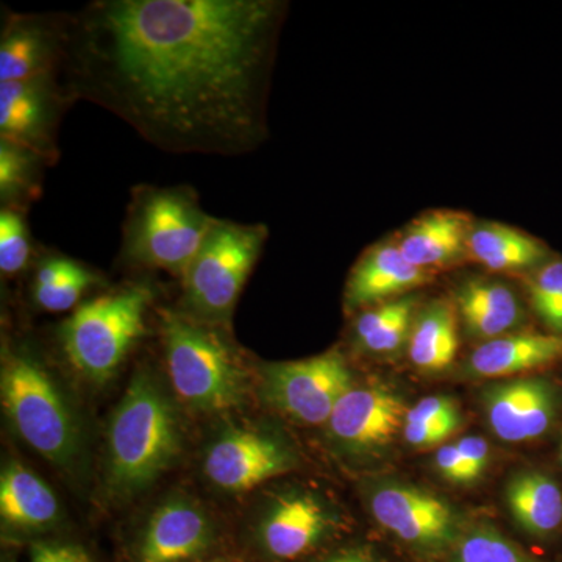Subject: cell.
Wrapping results in <instances>:
<instances>
[{"label": "cell", "instance_id": "11", "mask_svg": "<svg viewBox=\"0 0 562 562\" xmlns=\"http://www.w3.org/2000/svg\"><path fill=\"white\" fill-rule=\"evenodd\" d=\"M292 464V454L272 436L232 428L211 443L203 471L221 490L243 492L290 471Z\"/></svg>", "mask_w": 562, "mask_h": 562}, {"label": "cell", "instance_id": "35", "mask_svg": "<svg viewBox=\"0 0 562 562\" xmlns=\"http://www.w3.org/2000/svg\"><path fill=\"white\" fill-rule=\"evenodd\" d=\"M457 443L458 450L464 458L465 462L471 465L476 475H482L490 462V446L482 438L476 436H469V438L461 439Z\"/></svg>", "mask_w": 562, "mask_h": 562}, {"label": "cell", "instance_id": "8", "mask_svg": "<svg viewBox=\"0 0 562 562\" xmlns=\"http://www.w3.org/2000/svg\"><path fill=\"white\" fill-rule=\"evenodd\" d=\"M353 390L346 358L338 350L262 369V391L271 405L308 425L328 424L344 395Z\"/></svg>", "mask_w": 562, "mask_h": 562}, {"label": "cell", "instance_id": "28", "mask_svg": "<svg viewBox=\"0 0 562 562\" xmlns=\"http://www.w3.org/2000/svg\"><path fill=\"white\" fill-rule=\"evenodd\" d=\"M24 211L0 209V272L14 279L27 271L33 260V238Z\"/></svg>", "mask_w": 562, "mask_h": 562}, {"label": "cell", "instance_id": "27", "mask_svg": "<svg viewBox=\"0 0 562 562\" xmlns=\"http://www.w3.org/2000/svg\"><path fill=\"white\" fill-rule=\"evenodd\" d=\"M416 299L403 297L366 310L355 322V338L372 353H391L409 341Z\"/></svg>", "mask_w": 562, "mask_h": 562}, {"label": "cell", "instance_id": "33", "mask_svg": "<svg viewBox=\"0 0 562 562\" xmlns=\"http://www.w3.org/2000/svg\"><path fill=\"white\" fill-rule=\"evenodd\" d=\"M436 465H438L443 479L454 484H471L479 479V475L472 471L471 465L462 458L457 443H447L438 450Z\"/></svg>", "mask_w": 562, "mask_h": 562}, {"label": "cell", "instance_id": "36", "mask_svg": "<svg viewBox=\"0 0 562 562\" xmlns=\"http://www.w3.org/2000/svg\"><path fill=\"white\" fill-rule=\"evenodd\" d=\"M324 562H379V560L371 549L358 547V549L344 550V552L333 554Z\"/></svg>", "mask_w": 562, "mask_h": 562}, {"label": "cell", "instance_id": "31", "mask_svg": "<svg viewBox=\"0 0 562 562\" xmlns=\"http://www.w3.org/2000/svg\"><path fill=\"white\" fill-rule=\"evenodd\" d=\"M460 419L431 422V424H405L403 436L416 449H430L449 439L461 427Z\"/></svg>", "mask_w": 562, "mask_h": 562}, {"label": "cell", "instance_id": "14", "mask_svg": "<svg viewBox=\"0 0 562 562\" xmlns=\"http://www.w3.org/2000/svg\"><path fill=\"white\" fill-rule=\"evenodd\" d=\"M492 431L506 442H525L549 430L554 417V392L542 379H513L484 391Z\"/></svg>", "mask_w": 562, "mask_h": 562}, {"label": "cell", "instance_id": "9", "mask_svg": "<svg viewBox=\"0 0 562 562\" xmlns=\"http://www.w3.org/2000/svg\"><path fill=\"white\" fill-rule=\"evenodd\" d=\"M70 105L74 101L60 77L0 83V139L55 166L60 158L58 131Z\"/></svg>", "mask_w": 562, "mask_h": 562}, {"label": "cell", "instance_id": "16", "mask_svg": "<svg viewBox=\"0 0 562 562\" xmlns=\"http://www.w3.org/2000/svg\"><path fill=\"white\" fill-rule=\"evenodd\" d=\"M213 530L209 517L187 501L166 502L147 522L139 562H188L209 549Z\"/></svg>", "mask_w": 562, "mask_h": 562}, {"label": "cell", "instance_id": "26", "mask_svg": "<svg viewBox=\"0 0 562 562\" xmlns=\"http://www.w3.org/2000/svg\"><path fill=\"white\" fill-rule=\"evenodd\" d=\"M49 162L35 151L0 139V205L27 213L43 194L44 169Z\"/></svg>", "mask_w": 562, "mask_h": 562}, {"label": "cell", "instance_id": "20", "mask_svg": "<svg viewBox=\"0 0 562 562\" xmlns=\"http://www.w3.org/2000/svg\"><path fill=\"white\" fill-rule=\"evenodd\" d=\"M60 505L46 482L21 462L11 461L0 476V516L16 530H44L57 522Z\"/></svg>", "mask_w": 562, "mask_h": 562}, {"label": "cell", "instance_id": "17", "mask_svg": "<svg viewBox=\"0 0 562 562\" xmlns=\"http://www.w3.org/2000/svg\"><path fill=\"white\" fill-rule=\"evenodd\" d=\"M473 227L462 211L431 210L409 222L395 244L412 265L432 273L468 258Z\"/></svg>", "mask_w": 562, "mask_h": 562}, {"label": "cell", "instance_id": "12", "mask_svg": "<svg viewBox=\"0 0 562 562\" xmlns=\"http://www.w3.org/2000/svg\"><path fill=\"white\" fill-rule=\"evenodd\" d=\"M376 522L409 546L439 550L457 539V516L449 503L430 492L386 484L372 494Z\"/></svg>", "mask_w": 562, "mask_h": 562}, {"label": "cell", "instance_id": "2", "mask_svg": "<svg viewBox=\"0 0 562 562\" xmlns=\"http://www.w3.org/2000/svg\"><path fill=\"white\" fill-rule=\"evenodd\" d=\"M216 217L188 184L133 188L122 225L120 261L140 271L183 277Z\"/></svg>", "mask_w": 562, "mask_h": 562}, {"label": "cell", "instance_id": "32", "mask_svg": "<svg viewBox=\"0 0 562 562\" xmlns=\"http://www.w3.org/2000/svg\"><path fill=\"white\" fill-rule=\"evenodd\" d=\"M460 408L453 398L432 395V397L422 398L408 409L405 424H431V422L460 419Z\"/></svg>", "mask_w": 562, "mask_h": 562}, {"label": "cell", "instance_id": "6", "mask_svg": "<svg viewBox=\"0 0 562 562\" xmlns=\"http://www.w3.org/2000/svg\"><path fill=\"white\" fill-rule=\"evenodd\" d=\"M268 238L266 225L216 217L181 277V313L214 327L227 325Z\"/></svg>", "mask_w": 562, "mask_h": 562}, {"label": "cell", "instance_id": "30", "mask_svg": "<svg viewBox=\"0 0 562 562\" xmlns=\"http://www.w3.org/2000/svg\"><path fill=\"white\" fill-rule=\"evenodd\" d=\"M528 286L536 313L550 330L562 335V260L542 265Z\"/></svg>", "mask_w": 562, "mask_h": 562}, {"label": "cell", "instance_id": "24", "mask_svg": "<svg viewBox=\"0 0 562 562\" xmlns=\"http://www.w3.org/2000/svg\"><path fill=\"white\" fill-rule=\"evenodd\" d=\"M457 306L439 301L420 313L414 321L409 336V358L425 372H441L452 366L460 349Z\"/></svg>", "mask_w": 562, "mask_h": 562}, {"label": "cell", "instance_id": "25", "mask_svg": "<svg viewBox=\"0 0 562 562\" xmlns=\"http://www.w3.org/2000/svg\"><path fill=\"white\" fill-rule=\"evenodd\" d=\"M506 502L516 522L535 536H549L562 525V491L542 473L525 472L506 487Z\"/></svg>", "mask_w": 562, "mask_h": 562}, {"label": "cell", "instance_id": "10", "mask_svg": "<svg viewBox=\"0 0 562 562\" xmlns=\"http://www.w3.org/2000/svg\"><path fill=\"white\" fill-rule=\"evenodd\" d=\"M65 13H9L0 36V83L60 77Z\"/></svg>", "mask_w": 562, "mask_h": 562}, {"label": "cell", "instance_id": "15", "mask_svg": "<svg viewBox=\"0 0 562 562\" xmlns=\"http://www.w3.org/2000/svg\"><path fill=\"white\" fill-rule=\"evenodd\" d=\"M432 280V273L412 265L395 243H380L362 254L346 286L347 308L380 305L408 294Z\"/></svg>", "mask_w": 562, "mask_h": 562}, {"label": "cell", "instance_id": "13", "mask_svg": "<svg viewBox=\"0 0 562 562\" xmlns=\"http://www.w3.org/2000/svg\"><path fill=\"white\" fill-rule=\"evenodd\" d=\"M408 409L386 387H353L347 392L328 420L336 442L355 453L372 452L390 443L403 430Z\"/></svg>", "mask_w": 562, "mask_h": 562}, {"label": "cell", "instance_id": "19", "mask_svg": "<svg viewBox=\"0 0 562 562\" xmlns=\"http://www.w3.org/2000/svg\"><path fill=\"white\" fill-rule=\"evenodd\" d=\"M562 358V335L520 333L483 342L469 360V371L486 379L519 373L552 364Z\"/></svg>", "mask_w": 562, "mask_h": 562}, {"label": "cell", "instance_id": "1", "mask_svg": "<svg viewBox=\"0 0 562 562\" xmlns=\"http://www.w3.org/2000/svg\"><path fill=\"white\" fill-rule=\"evenodd\" d=\"M60 80L171 154L239 157L268 136L283 5L271 0H94L65 13Z\"/></svg>", "mask_w": 562, "mask_h": 562}, {"label": "cell", "instance_id": "21", "mask_svg": "<svg viewBox=\"0 0 562 562\" xmlns=\"http://www.w3.org/2000/svg\"><path fill=\"white\" fill-rule=\"evenodd\" d=\"M454 306L469 335L486 341L505 336L522 321L516 294L498 281L469 280L458 291Z\"/></svg>", "mask_w": 562, "mask_h": 562}, {"label": "cell", "instance_id": "3", "mask_svg": "<svg viewBox=\"0 0 562 562\" xmlns=\"http://www.w3.org/2000/svg\"><path fill=\"white\" fill-rule=\"evenodd\" d=\"M180 452L176 409L149 372H138L111 417L109 486L117 497L149 487Z\"/></svg>", "mask_w": 562, "mask_h": 562}, {"label": "cell", "instance_id": "23", "mask_svg": "<svg viewBox=\"0 0 562 562\" xmlns=\"http://www.w3.org/2000/svg\"><path fill=\"white\" fill-rule=\"evenodd\" d=\"M101 277L87 265L61 254H49L36 262L32 280V297L44 312L65 313L79 308L81 299Z\"/></svg>", "mask_w": 562, "mask_h": 562}, {"label": "cell", "instance_id": "18", "mask_svg": "<svg viewBox=\"0 0 562 562\" xmlns=\"http://www.w3.org/2000/svg\"><path fill=\"white\" fill-rule=\"evenodd\" d=\"M328 520L324 506L313 495H284L262 519V546L277 560H295L324 538Z\"/></svg>", "mask_w": 562, "mask_h": 562}, {"label": "cell", "instance_id": "4", "mask_svg": "<svg viewBox=\"0 0 562 562\" xmlns=\"http://www.w3.org/2000/svg\"><path fill=\"white\" fill-rule=\"evenodd\" d=\"M160 321L169 379L181 401L205 413L241 405L246 372L221 327L173 310H162Z\"/></svg>", "mask_w": 562, "mask_h": 562}, {"label": "cell", "instance_id": "34", "mask_svg": "<svg viewBox=\"0 0 562 562\" xmlns=\"http://www.w3.org/2000/svg\"><path fill=\"white\" fill-rule=\"evenodd\" d=\"M31 562H91V558L79 546L40 543L33 549Z\"/></svg>", "mask_w": 562, "mask_h": 562}, {"label": "cell", "instance_id": "7", "mask_svg": "<svg viewBox=\"0 0 562 562\" xmlns=\"http://www.w3.org/2000/svg\"><path fill=\"white\" fill-rule=\"evenodd\" d=\"M0 390L18 435L46 460L70 468L80 450L79 427L41 362L25 351L3 347Z\"/></svg>", "mask_w": 562, "mask_h": 562}, {"label": "cell", "instance_id": "5", "mask_svg": "<svg viewBox=\"0 0 562 562\" xmlns=\"http://www.w3.org/2000/svg\"><path fill=\"white\" fill-rule=\"evenodd\" d=\"M154 297L147 281H132L81 303L58 330L69 364L91 382H109L146 333Z\"/></svg>", "mask_w": 562, "mask_h": 562}, {"label": "cell", "instance_id": "22", "mask_svg": "<svg viewBox=\"0 0 562 562\" xmlns=\"http://www.w3.org/2000/svg\"><path fill=\"white\" fill-rule=\"evenodd\" d=\"M546 244L512 225L484 222L475 225L469 238L468 258L492 272H519L541 266Z\"/></svg>", "mask_w": 562, "mask_h": 562}, {"label": "cell", "instance_id": "29", "mask_svg": "<svg viewBox=\"0 0 562 562\" xmlns=\"http://www.w3.org/2000/svg\"><path fill=\"white\" fill-rule=\"evenodd\" d=\"M453 562H536L501 532L475 528L457 542Z\"/></svg>", "mask_w": 562, "mask_h": 562}]
</instances>
